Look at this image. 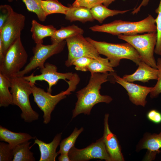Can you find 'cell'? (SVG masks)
<instances>
[{"mask_svg":"<svg viewBox=\"0 0 161 161\" xmlns=\"http://www.w3.org/2000/svg\"><path fill=\"white\" fill-rule=\"evenodd\" d=\"M110 75L108 72L91 74L87 86L76 92L78 100L72 110V119L82 113L90 114L93 107L98 103H109L112 101L111 97L100 93L102 84L108 81Z\"/></svg>","mask_w":161,"mask_h":161,"instance_id":"6da1fadb","label":"cell"},{"mask_svg":"<svg viewBox=\"0 0 161 161\" xmlns=\"http://www.w3.org/2000/svg\"><path fill=\"white\" fill-rule=\"evenodd\" d=\"M89 28L93 32H106L117 35L120 34L130 35L157 32L155 19L151 15L138 21L115 20L101 25H96Z\"/></svg>","mask_w":161,"mask_h":161,"instance_id":"7a4b0ae2","label":"cell"},{"mask_svg":"<svg viewBox=\"0 0 161 161\" xmlns=\"http://www.w3.org/2000/svg\"><path fill=\"white\" fill-rule=\"evenodd\" d=\"M86 39L96 48L100 54L107 57L113 67L120 64L122 59L132 61L137 65L142 61L136 50L130 44H113L95 40L90 37Z\"/></svg>","mask_w":161,"mask_h":161,"instance_id":"3957f363","label":"cell"},{"mask_svg":"<svg viewBox=\"0 0 161 161\" xmlns=\"http://www.w3.org/2000/svg\"><path fill=\"white\" fill-rule=\"evenodd\" d=\"M10 80L13 105L17 106L21 110V118L29 123L38 120L39 114L32 109L29 100V96L32 94L31 83L24 76H15Z\"/></svg>","mask_w":161,"mask_h":161,"instance_id":"277c9868","label":"cell"},{"mask_svg":"<svg viewBox=\"0 0 161 161\" xmlns=\"http://www.w3.org/2000/svg\"><path fill=\"white\" fill-rule=\"evenodd\" d=\"M79 80L74 78L68 81V87L65 91L52 95L51 93L46 92L43 89L34 85L31 87L34 101L39 108L43 112V123L47 124L50 121L51 114L56 106L61 100L65 98L66 96L71 94L75 90Z\"/></svg>","mask_w":161,"mask_h":161,"instance_id":"5b68a950","label":"cell"},{"mask_svg":"<svg viewBox=\"0 0 161 161\" xmlns=\"http://www.w3.org/2000/svg\"><path fill=\"white\" fill-rule=\"evenodd\" d=\"M28 57L20 37L6 51L0 63V73L10 79L16 76L26 63Z\"/></svg>","mask_w":161,"mask_h":161,"instance_id":"8992f818","label":"cell"},{"mask_svg":"<svg viewBox=\"0 0 161 161\" xmlns=\"http://www.w3.org/2000/svg\"><path fill=\"white\" fill-rule=\"evenodd\" d=\"M117 36L118 38L131 44L137 51L142 61L150 66L157 68V62L154 56L157 40V32L142 34Z\"/></svg>","mask_w":161,"mask_h":161,"instance_id":"52a82bcc","label":"cell"},{"mask_svg":"<svg viewBox=\"0 0 161 161\" xmlns=\"http://www.w3.org/2000/svg\"><path fill=\"white\" fill-rule=\"evenodd\" d=\"M66 44V41L58 44L45 45L43 43L36 44L32 49L33 55L29 63L16 76L23 77L37 68L44 66L46 60L52 56L61 52Z\"/></svg>","mask_w":161,"mask_h":161,"instance_id":"ba28073f","label":"cell"},{"mask_svg":"<svg viewBox=\"0 0 161 161\" xmlns=\"http://www.w3.org/2000/svg\"><path fill=\"white\" fill-rule=\"evenodd\" d=\"M68 53L65 62L67 67L72 66L73 61L81 57H86L98 60L101 57L95 47L84 38L83 34H79L66 40Z\"/></svg>","mask_w":161,"mask_h":161,"instance_id":"9c48e42d","label":"cell"},{"mask_svg":"<svg viewBox=\"0 0 161 161\" xmlns=\"http://www.w3.org/2000/svg\"><path fill=\"white\" fill-rule=\"evenodd\" d=\"M68 155L71 161H87L94 159L112 161L103 137L83 148L78 149L73 146Z\"/></svg>","mask_w":161,"mask_h":161,"instance_id":"30bf717a","label":"cell"},{"mask_svg":"<svg viewBox=\"0 0 161 161\" xmlns=\"http://www.w3.org/2000/svg\"><path fill=\"white\" fill-rule=\"evenodd\" d=\"M25 19L23 15L13 11L0 30V38L5 53L13 43L21 37V32L25 26Z\"/></svg>","mask_w":161,"mask_h":161,"instance_id":"8fae6325","label":"cell"},{"mask_svg":"<svg viewBox=\"0 0 161 161\" xmlns=\"http://www.w3.org/2000/svg\"><path fill=\"white\" fill-rule=\"evenodd\" d=\"M39 69L40 74L34 75L32 73L29 76H24V77L32 86L35 85L37 81H46L48 84L47 91L50 93L52 92V86L56 85L59 80H63L67 82L66 79L70 80L75 74L72 72L65 73L58 72L57 66L48 62L45 63L44 66Z\"/></svg>","mask_w":161,"mask_h":161,"instance_id":"7c38bea8","label":"cell"},{"mask_svg":"<svg viewBox=\"0 0 161 161\" xmlns=\"http://www.w3.org/2000/svg\"><path fill=\"white\" fill-rule=\"evenodd\" d=\"M115 81L127 91L130 100L136 106L145 107L147 103L146 97L151 91L153 87H147L126 81L115 73L111 72Z\"/></svg>","mask_w":161,"mask_h":161,"instance_id":"4fadbf2b","label":"cell"},{"mask_svg":"<svg viewBox=\"0 0 161 161\" xmlns=\"http://www.w3.org/2000/svg\"><path fill=\"white\" fill-rule=\"evenodd\" d=\"M109 114H106L104 119V131L102 137L106 150L112 161H123L124 159L121 146L116 136L110 130L108 123Z\"/></svg>","mask_w":161,"mask_h":161,"instance_id":"5bb4252c","label":"cell"},{"mask_svg":"<svg viewBox=\"0 0 161 161\" xmlns=\"http://www.w3.org/2000/svg\"><path fill=\"white\" fill-rule=\"evenodd\" d=\"M161 148V131L158 134L145 133L138 144L137 150L147 149L145 160L152 161L155 159L157 154L160 152Z\"/></svg>","mask_w":161,"mask_h":161,"instance_id":"9a60e30c","label":"cell"},{"mask_svg":"<svg viewBox=\"0 0 161 161\" xmlns=\"http://www.w3.org/2000/svg\"><path fill=\"white\" fill-rule=\"evenodd\" d=\"M136 71L130 75H125L123 78L130 82L139 81L143 83L148 82L150 80H157L158 70L141 61L138 64Z\"/></svg>","mask_w":161,"mask_h":161,"instance_id":"2e32d148","label":"cell"},{"mask_svg":"<svg viewBox=\"0 0 161 161\" xmlns=\"http://www.w3.org/2000/svg\"><path fill=\"white\" fill-rule=\"evenodd\" d=\"M62 133L57 134L52 141L47 143L36 138L34 144H37L40 153L39 161H55L58 154L56 149L59 145L61 139Z\"/></svg>","mask_w":161,"mask_h":161,"instance_id":"e0dca14e","label":"cell"},{"mask_svg":"<svg viewBox=\"0 0 161 161\" xmlns=\"http://www.w3.org/2000/svg\"><path fill=\"white\" fill-rule=\"evenodd\" d=\"M35 139V137L28 133L14 132L0 126V141L8 143L13 149L22 143Z\"/></svg>","mask_w":161,"mask_h":161,"instance_id":"ac0fdd59","label":"cell"},{"mask_svg":"<svg viewBox=\"0 0 161 161\" xmlns=\"http://www.w3.org/2000/svg\"><path fill=\"white\" fill-rule=\"evenodd\" d=\"M31 24L32 38L36 44L43 43L44 38L52 37L57 30L52 25H43L35 20H32Z\"/></svg>","mask_w":161,"mask_h":161,"instance_id":"d6986e66","label":"cell"},{"mask_svg":"<svg viewBox=\"0 0 161 161\" xmlns=\"http://www.w3.org/2000/svg\"><path fill=\"white\" fill-rule=\"evenodd\" d=\"M66 19L72 22L79 21L82 23L92 21L95 19L90 11V9L83 7H69L65 15Z\"/></svg>","mask_w":161,"mask_h":161,"instance_id":"ffe728a7","label":"cell"},{"mask_svg":"<svg viewBox=\"0 0 161 161\" xmlns=\"http://www.w3.org/2000/svg\"><path fill=\"white\" fill-rule=\"evenodd\" d=\"M83 29L74 24L62 27L57 30L53 35L51 37V44L60 43L73 36L83 34Z\"/></svg>","mask_w":161,"mask_h":161,"instance_id":"44dd1931","label":"cell"},{"mask_svg":"<svg viewBox=\"0 0 161 161\" xmlns=\"http://www.w3.org/2000/svg\"><path fill=\"white\" fill-rule=\"evenodd\" d=\"M10 79L0 73V107H6L13 105V96L9 88Z\"/></svg>","mask_w":161,"mask_h":161,"instance_id":"7402d4cb","label":"cell"},{"mask_svg":"<svg viewBox=\"0 0 161 161\" xmlns=\"http://www.w3.org/2000/svg\"><path fill=\"white\" fill-rule=\"evenodd\" d=\"M131 10H112L107 8L102 4L97 5L90 9V11L94 19L101 23L107 18L119 14H123Z\"/></svg>","mask_w":161,"mask_h":161,"instance_id":"603a6c76","label":"cell"},{"mask_svg":"<svg viewBox=\"0 0 161 161\" xmlns=\"http://www.w3.org/2000/svg\"><path fill=\"white\" fill-rule=\"evenodd\" d=\"M29 141L22 143L13 149V161H35L33 153L30 151Z\"/></svg>","mask_w":161,"mask_h":161,"instance_id":"cb8c5ba5","label":"cell"},{"mask_svg":"<svg viewBox=\"0 0 161 161\" xmlns=\"http://www.w3.org/2000/svg\"><path fill=\"white\" fill-rule=\"evenodd\" d=\"M41 5L46 17L53 13L65 15L69 8V7L63 5L57 0H42Z\"/></svg>","mask_w":161,"mask_h":161,"instance_id":"d4e9b609","label":"cell"},{"mask_svg":"<svg viewBox=\"0 0 161 161\" xmlns=\"http://www.w3.org/2000/svg\"><path fill=\"white\" fill-rule=\"evenodd\" d=\"M87 70L91 74L95 73L114 72L113 67L107 58L101 57L98 60L93 59L89 65Z\"/></svg>","mask_w":161,"mask_h":161,"instance_id":"484cf974","label":"cell"},{"mask_svg":"<svg viewBox=\"0 0 161 161\" xmlns=\"http://www.w3.org/2000/svg\"><path fill=\"white\" fill-rule=\"evenodd\" d=\"M83 130L84 129L83 127L79 129L75 127L69 137L63 139L59 145L60 149L57 152L58 154H68L71 148L75 146L77 138Z\"/></svg>","mask_w":161,"mask_h":161,"instance_id":"4316f807","label":"cell"},{"mask_svg":"<svg viewBox=\"0 0 161 161\" xmlns=\"http://www.w3.org/2000/svg\"><path fill=\"white\" fill-rule=\"evenodd\" d=\"M42 0H22L29 11L35 13L40 21H44L47 17L45 16L42 7ZM8 1L9 2H11L13 0Z\"/></svg>","mask_w":161,"mask_h":161,"instance_id":"83f0119b","label":"cell"},{"mask_svg":"<svg viewBox=\"0 0 161 161\" xmlns=\"http://www.w3.org/2000/svg\"><path fill=\"white\" fill-rule=\"evenodd\" d=\"M155 12L157 16L155 19L157 29V40L154 50L157 55L161 56V0Z\"/></svg>","mask_w":161,"mask_h":161,"instance_id":"f1b7e54d","label":"cell"},{"mask_svg":"<svg viewBox=\"0 0 161 161\" xmlns=\"http://www.w3.org/2000/svg\"><path fill=\"white\" fill-rule=\"evenodd\" d=\"M156 62L157 68L158 70V77L156 83L153 87L151 91L149 93L150 97L151 98L157 97L161 93V58H158Z\"/></svg>","mask_w":161,"mask_h":161,"instance_id":"f546056e","label":"cell"},{"mask_svg":"<svg viewBox=\"0 0 161 161\" xmlns=\"http://www.w3.org/2000/svg\"><path fill=\"white\" fill-rule=\"evenodd\" d=\"M13 158V149L8 143H0V161H12Z\"/></svg>","mask_w":161,"mask_h":161,"instance_id":"4dcf8cb0","label":"cell"},{"mask_svg":"<svg viewBox=\"0 0 161 161\" xmlns=\"http://www.w3.org/2000/svg\"><path fill=\"white\" fill-rule=\"evenodd\" d=\"M93 59L86 57H81L74 60L72 65L75 66L77 70L83 72L87 71L88 67Z\"/></svg>","mask_w":161,"mask_h":161,"instance_id":"1f68e13d","label":"cell"},{"mask_svg":"<svg viewBox=\"0 0 161 161\" xmlns=\"http://www.w3.org/2000/svg\"><path fill=\"white\" fill-rule=\"evenodd\" d=\"M13 10L8 5H1L0 6V30L10 17Z\"/></svg>","mask_w":161,"mask_h":161,"instance_id":"d6a6232c","label":"cell"},{"mask_svg":"<svg viewBox=\"0 0 161 161\" xmlns=\"http://www.w3.org/2000/svg\"><path fill=\"white\" fill-rule=\"evenodd\" d=\"M103 0H80L72 4V6L74 7L82 6L91 9L95 6L103 4Z\"/></svg>","mask_w":161,"mask_h":161,"instance_id":"836d02e7","label":"cell"},{"mask_svg":"<svg viewBox=\"0 0 161 161\" xmlns=\"http://www.w3.org/2000/svg\"><path fill=\"white\" fill-rule=\"evenodd\" d=\"M146 116L149 120L154 123L158 124L161 123V113L155 109L149 111Z\"/></svg>","mask_w":161,"mask_h":161,"instance_id":"e575fe53","label":"cell"},{"mask_svg":"<svg viewBox=\"0 0 161 161\" xmlns=\"http://www.w3.org/2000/svg\"><path fill=\"white\" fill-rule=\"evenodd\" d=\"M150 0H143L140 4L139 6L136 9H135L131 12V13L133 14L137 13L140 10V8L142 6H146Z\"/></svg>","mask_w":161,"mask_h":161,"instance_id":"d590c367","label":"cell"},{"mask_svg":"<svg viewBox=\"0 0 161 161\" xmlns=\"http://www.w3.org/2000/svg\"><path fill=\"white\" fill-rule=\"evenodd\" d=\"M5 54L3 44L1 39L0 38V63L4 59Z\"/></svg>","mask_w":161,"mask_h":161,"instance_id":"8d00e7d4","label":"cell"},{"mask_svg":"<svg viewBox=\"0 0 161 161\" xmlns=\"http://www.w3.org/2000/svg\"><path fill=\"white\" fill-rule=\"evenodd\" d=\"M59 161H71L68 154H61L58 158Z\"/></svg>","mask_w":161,"mask_h":161,"instance_id":"74e56055","label":"cell"},{"mask_svg":"<svg viewBox=\"0 0 161 161\" xmlns=\"http://www.w3.org/2000/svg\"><path fill=\"white\" fill-rule=\"evenodd\" d=\"M115 1V0H103V4L104 6L107 7L110 4Z\"/></svg>","mask_w":161,"mask_h":161,"instance_id":"f35d334b","label":"cell"},{"mask_svg":"<svg viewBox=\"0 0 161 161\" xmlns=\"http://www.w3.org/2000/svg\"><path fill=\"white\" fill-rule=\"evenodd\" d=\"M80 0H75L74 2H77V1H80Z\"/></svg>","mask_w":161,"mask_h":161,"instance_id":"ab89813d","label":"cell"}]
</instances>
